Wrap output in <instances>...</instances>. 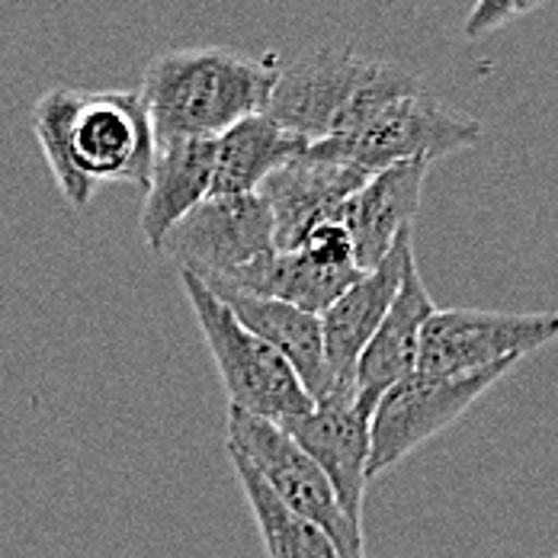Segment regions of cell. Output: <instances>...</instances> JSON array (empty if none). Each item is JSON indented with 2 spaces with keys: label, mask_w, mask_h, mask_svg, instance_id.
<instances>
[{
  "label": "cell",
  "mask_w": 558,
  "mask_h": 558,
  "mask_svg": "<svg viewBox=\"0 0 558 558\" xmlns=\"http://www.w3.org/2000/svg\"><path fill=\"white\" fill-rule=\"evenodd\" d=\"M33 132L74 209H87L100 183L148 186L158 145L138 90L52 87L33 107Z\"/></svg>",
  "instance_id": "obj_1"
},
{
  "label": "cell",
  "mask_w": 558,
  "mask_h": 558,
  "mask_svg": "<svg viewBox=\"0 0 558 558\" xmlns=\"http://www.w3.org/2000/svg\"><path fill=\"white\" fill-rule=\"evenodd\" d=\"M277 64L222 46L173 49L151 58L142 77V104L155 145L216 142L234 122L264 112Z\"/></svg>",
  "instance_id": "obj_2"
},
{
  "label": "cell",
  "mask_w": 558,
  "mask_h": 558,
  "mask_svg": "<svg viewBox=\"0 0 558 558\" xmlns=\"http://www.w3.org/2000/svg\"><path fill=\"white\" fill-rule=\"evenodd\" d=\"M180 286L186 292L193 318L219 369L228 408L264 417L279 427L315 408L312 395L299 383L292 366L260 337L241 328L238 318L225 308L203 279L180 270Z\"/></svg>",
  "instance_id": "obj_3"
},
{
  "label": "cell",
  "mask_w": 558,
  "mask_h": 558,
  "mask_svg": "<svg viewBox=\"0 0 558 558\" xmlns=\"http://www.w3.org/2000/svg\"><path fill=\"white\" fill-rule=\"evenodd\" d=\"M225 434H228L225 447L241 452L251 462V469L267 482V488L292 513H299L302 520L318 526L331 539L337 556L366 558L363 530L347 520L325 472L279 424L244 414L238 408H228Z\"/></svg>",
  "instance_id": "obj_4"
},
{
  "label": "cell",
  "mask_w": 558,
  "mask_h": 558,
  "mask_svg": "<svg viewBox=\"0 0 558 558\" xmlns=\"http://www.w3.org/2000/svg\"><path fill=\"white\" fill-rule=\"evenodd\" d=\"M517 363H501L469 376H434L411 373L395 383L373 408L369 427V482L401 459H408L417 447L444 434L456 424L485 391L504 379Z\"/></svg>",
  "instance_id": "obj_5"
},
{
  "label": "cell",
  "mask_w": 558,
  "mask_h": 558,
  "mask_svg": "<svg viewBox=\"0 0 558 558\" xmlns=\"http://www.w3.org/2000/svg\"><path fill=\"white\" fill-rule=\"evenodd\" d=\"M478 135H482V125L472 116L452 110L424 87L417 94H408L389 107H383L356 132L340 135V138H325L322 145H328L335 155L360 170L376 173L401 161L434 165L447 155L475 145Z\"/></svg>",
  "instance_id": "obj_6"
},
{
  "label": "cell",
  "mask_w": 558,
  "mask_h": 558,
  "mask_svg": "<svg viewBox=\"0 0 558 558\" xmlns=\"http://www.w3.org/2000/svg\"><path fill=\"white\" fill-rule=\"evenodd\" d=\"M556 337L558 312L507 315L482 308H437L421 335L417 373L469 376L501 363H520Z\"/></svg>",
  "instance_id": "obj_7"
},
{
  "label": "cell",
  "mask_w": 558,
  "mask_h": 558,
  "mask_svg": "<svg viewBox=\"0 0 558 558\" xmlns=\"http://www.w3.org/2000/svg\"><path fill=\"white\" fill-rule=\"evenodd\" d=\"M274 247V216L267 203L257 193H238L206 196L170 228L161 254L193 277L219 279Z\"/></svg>",
  "instance_id": "obj_8"
},
{
  "label": "cell",
  "mask_w": 558,
  "mask_h": 558,
  "mask_svg": "<svg viewBox=\"0 0 558 558\" xmlns=\"http://www.w3.org/2000/svg\"><path fill=\"white\" fill-rule=\"evenodd\" d=\"M369 427L373 404L356 398L353 386H331L308 414L282 424V430L325 472L347 520L360 530L369 485Z\"/></svg>",
  "instance_id": "obj_9"
},
{
  "label": "cell",
  "mask_w": 558,
  "mask_h": 558,
  "mask_svg": "<svg viewBox=\"0 0 558 558\" xmlns=\"http://www.w3.org/2000/svg\"><path fill=\"white\" fill-rule=\"evenodd\" d=\"M366 68L369 58H360L350 46L308 49L286 68H277L264 112L305 142H325L337 135Z\"/></svg>",
  "instance_id": "obj_10"
},
{
  "label": "cell",
  "mask_w": 558,
  "mask_h": 558,
  "mask_svg": "<svg viewBox=\"0 0 558 558\" xmlns=\"http://www.w3.org/2000/svg\"><path fill=\"white\" fill-rule=\"evenodd\" d=\"M366 170L343 161L328 145L312 142L305 151L289 158L277 173L264 180L257 196L274 216L277 251H292L299 241L325 219H335L343 199H350L363 183Z\"/></svg>",
  "instance_id": "obj_11"
},
{
  "label": "cell",
  "mask_w": 558,
  "mask_h": 558,
  "mask_svg": "<svg viewBox=\"0 0 558 558\" xmlns=\"http://www.w3.org/2000/svg\"><path fill=\"white\" fill-rule=\"evenodd\" d=\"M411 257H414V228H404L398 241L391 244L389 254L373 270L360 274V279L350 282L318 315L325 360H328L335 386H353L356 360L366 350L369 337L383 325Z\"/></svg>",
  "instance_id": "obj_12"
},
{
  "label": "cell",
  "mask_w": 558,
  "mask_h": 558,
  "mask_svg": "<svg viewBox=\"0 0 558 558\" xmlns=\"http://www.w3.org/2000/svg\"><path fill=\"white\" fill-rule=\"evenodd\" d=\"M427 168V161H401L376 170L350 199L340 203L335 219L347 228L356 267L363 274L389 254L404 228H414V216L421 213L424 199Z\"/></svg>",
  "instance_id": "obj_13"
},
{
  "label": "cell",
  "mask_w": 558,
  "mask_h": 558,
  "mask_svg": "<svg viewBox=\"0 0 558 558\" xmlns=\"http://www.w3.org/2000/svg\"><path fill=\"white\" fill-rule=\"evenodd\" d=\"M434 312H437V305L424 286L417 260L411 257L383 325L376 328V335L369 337L366 350L356 360V373H353L356 398H363L366 404L376 408V401L395 383L417 373L421 335H424V325Z\"/></svg>",
  "instance_id": "obj_14"
},
{
  "label": "cell",
  "mask_w": 558,
  "mask_h": 558,
  "mask_svg": "<svg viewBox=\"0 0 558 558\" xmlns=\"http://www.w3.org/2000/svg\"><path fill=\"white\" fill-rule=\"evenodd\" d=\"M216 299L238 318L241 328H247L254 337H260L270 350L292 366L299 383L318 401L331 389V369L325 360V340H322V322L318 315H308L295 305H286L277 299H257L247 292H238L222 282H206Z\"/></svg>",
  "instance_id": "obj_15"
},
{
  "label": "cell",
  "mask_w": 558,
  "mask_h": 558,
  "mask_svg": "<svg viewBox=\"0 0 558 558\" xmlns=\"http://www.w3.org/2000/svg\"><path fill=\"white\" fill-rule=\"evenodd\" d=\"M360 274L363 270L356 267H335L305 247H292V251L274 247L254 257L251 264L231 270L228 277L203 279V282H222L257 299H277L308 315H322L350 282L360 279Z\"/></svg>",
  "instance_id": "obj_16"
},
{
  "label": "cell",
  "mask_w": 558,
  "mask_h": 558,
  "mask_svg": "<svg viewBox=\"0 0 558 558\" xmlns=\"http://www.w3.org/2000/svg\"><path fill=\"white\" fill-rule=\"evenodd\" d=\"M213 158L216 142L203 138L158 145L145 186V206L138 216L145 244L155 254H161L170 228L213 193Z\"/></svg>",
  "instance_id": "obj_17"
},
{
  "label": "cell",
  "mask_w": 558,
  "mask_h": 558,
  "mask_svg": "<svg viewBox=\"0 0 558 558\" xmlns=\"http://www.w3.org/2000/svg\"><path fill=\"white\" fill-rule=\"evenodd\" d=\"M312 142L286 132L267 112H254L216 138L213 158V193L209 196H238L257 193L270 173H277L289 158L305 151Z\"/></svg>",
  "instance_id": "obj_18"
},
{
  "label": "cell",
  "mask_w": 558,
  "mask_h": 558,
  "mask_svg": "<svg viewBox=\"0 0 558 558\" xmlns=\"http://www.w3.org/2000/svg\"><path fill=\"white\" fill-rule=\"evenodd\" d=\"M228 459H231V469H234V478H238L244 498L251 504L267 558H340L331 539L318 526H312L308 520H302L299 513H292L279 501L241 452L228 449Z\"/></svg>",
  "instance_id": "obj_19"
},
{
  "label": "cell",
  "mask_w": 558,
  "mask_h": 558,
  "mask_svg": "<svg viewBox=\"0 0 558 558\" xmlns=\"http://www.w3.org/2000/svg\"><path fill=\"white\" fill-rule=\"evenodd\" d=\"M543 0H475L465 23H462V36L465 39H482L495 29H501L504 23L526 16L530 10H536Z\"/></svg>",
  "instance_id": "obj_20"
}]
</instances>
